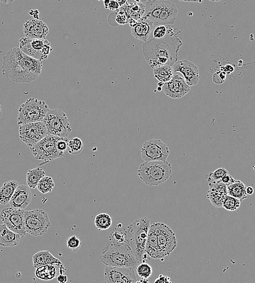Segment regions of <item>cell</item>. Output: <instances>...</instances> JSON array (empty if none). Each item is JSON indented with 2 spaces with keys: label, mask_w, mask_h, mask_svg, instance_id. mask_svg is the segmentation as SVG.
Listing matches in <instances>:
<instances>
[{
  "label": "cell",
  "mask_w": 255,
  "mask_h": 283,
  "mask_svg": "<svg viewBox=\"0 0 255 283\" xmlns=\"http://www.w3.org/2000/svg\"><path fill=\"white\" fill-rule=\"evenodd\" d=\"M27 55L39 61L46 60L53 51L47 39H31L26 37L20 39L19 47Z\"/></svg>",
  "instance_id": "8fae6325"
},
{
  "label": "cell",
  "mask_w": 255,
  "mask_h": 283,
  "mask_svg": "<svg viewBox=\"0 0 255 283\" xmlns=\"http://www.w3.org/2000/svg\"><path fill=\"white\" fill-rule=\"evenodd\" d=\"M178 1H183V2H188L201 3L203 1V0H178Z\"/></svg>",
  "instance_id": "681fc988"
},
{
  "label": "cell",
  "mask_w": 255,
  "mask_h": 283,
  "mask_svg": "<svg viewBox=\"0 0 255 283\" xmlns=\"http://www.w3.org/2000/svg\"><path fill=\"white\" fill-rule=\"evenodd\" d=\"M173 68L174 74L178 72L182 74L189 86H196L199 83L201 77L199 69L194 63L184 59L177 62Z\"/></svg>",
  "instance_id": "ac0fdd59"
},
{
  "label": "cell",
  "mask_w": 255,
  "mask_h": 283,
  "mask_svg": "<svg viewBox=\"0 0 255 283\" xmlns=\"http://www.w3.org/2000/svg\"><path fill=\"white\" fill-rule=\"evenodd\" d=\"M67 247L73 252H76L81 248L82 242L76 235L69 237L66 241Z\"/></svg>",
  "instance_id": "74e56055"
},
{
  "label": "cell",
  "mask_w": 255,
  "mask_h": 283,
  "mask_svg": "<svg viewBox=\"0 0 255 283\" xmlns=\"http://www.w3.org/2000/svg\"><path fill=\"white\" fill-rule=\"evenodd\" d=\"M27 184L30 188L34 189L37 187L38 183L42 179L46 176V173L42 167H38L28 170L27 173Z\"/></svg>",
  "instance_id": "f546056e"
},
{
  "label": "cell",
  "mask_w": 255,
  "mask_h": 283,
  "mask_svg": "<svg viewBox=\"0 0 255 283\" xmlns=\"http://www.w3.org/2000/svg\"><path fill=\"white\" fill-rule=\"evenodd\" d=\"M172 174V166L168 161H145L139 166L138 170L140 180L149 186L163 184Z\"/></svg>",
  "instance_id": "5b68a950"
},
{
  "label": "cell",
  "mask_w": 255,
  "mask_h": 283,
  "mask_svg": "<svg viewBox=\"0 0 255 283\" xmlns=\"http://www.w3.org/2000/svg\"><path fill=\"white\" fill-rule=\"evenodd\" d=\"M168 26L165 25H158L154 27L153 30V36L154 38L161 39L166 36L168 31Z\"/></svg>",
  "instance_id": "f35d334b"
},
{
  "label": "cell",
  "mask_w": 255,
  "mask_h": 283,
  "mask_svg": "<svg viewBox=\"0 0 255 283\" xmlns=\"http://www.w3.org/2000/svg\"><path fill=\"white\" fill-rule=\"evenodd\" d=\"M116 1L118 2L121 7L128 3V0H116Z\"/></svg>",
  "instance_id": "c3c4849f"
},
{
  "label": "cell",
  "mask_w": 255,
  "mask_h": 283,
  "mask_svg": "<svg viewBox=\"0 0 255 283\" xmlns=\"http://www.w3.org/2000/svg\"><path fill=\"white\" fill-rule=\"evenodd\" d=\"M128 23L129 26H131V28H132L136 26V24H137V21L136 19L130 18L128 19Z\"/></svg>",
  "instance_id": "bcb514c9"
},
{
  "label": "cell",
  "mask_w": 255,
  "mask_h": 283,
  "mask_svg": "<svg viewBox=\"0 0 255 283\" xmlns=\"http://www.w3.org/2000/svg\"><path fill=\"white\" fill-rule=\"evenodd\" d=\"M63 137L48 135L36 145L29 147L37 160L51 161L62 157L64 153L59 151L57 143Z\"/></svg>",
  "instance_id": "9c48e42d"
},
{
  "label": "cell",
  "mask_w": 255,
  "mask_h": 283,
  "mask_svg": "<svg viewBox=\"0 0 255 283\" xmlns=\"http://www.w3.org/2000/svg\"><path fill=\"white\" fill-rule=\"evenodd\" d=\"M158 244L161 259L169 256L177 247V239L175 233L164 223L156 222Z\"/></svg>",
  "instance_id": "7c38bea8"
},
{
  "label": "cell",
  "mask_w": 255,
  "mask_h": 283,
  "mask_svg": "<svg viewBox=\"0 0 255 283\" xmlns=\"http://www.w3.org/2000/svg\"><path fill=\"white\" fill-rule=\"evenodd\" d=\"M104 279L108 283H136L137 282L134 269L126 267L106 266L104 270Z\"/></svg>",
  "instance_id": "2e32d148"
},
{
  "label": "cell",
  "mask_w": 255,
  "mask_h": 283,
  "mask_svg": "<svg viewBox=\"0 0 255 283\" xmlns=\"http://www.w3.org/2000/svg\"><path fill=\"white\" fill-rule=\"evenodd\" d=\"M110 2H111V0H104V1H103V4L105 9L108 8V5Z\"/></svg>",
  "instance_id": "f907efd6"
},
{
  "label": "cell",
  "mask_w": 255,
  "mask_h": 283,
  "mask_svg": "<svg viewBox=\"0 0 255 283\" xmlns=\"http://www.w3.org/2000/svg\"><path fill=\"white\" fill-rule=\"evenodd\" d=\"M149 281H148V280L144 279H141V280L137 282V283H149Z\"/></svg>",
  "instance_id": "f5cc1de1"
},
{
  "label": "cell",
  "mask_w": 255,
  "mask_h": 283,
  "mask_svg": "<svg viewBox=\"0 0 255 283\" xmlns=\"http://www.w3.org/2000/svg\"><path fill=\"white\" fill-rule=\"evenodd\" d=\"M150 227L151 220L147 217L136 220L127 226V243L140 262L143 261Z\"/></svg>",
  "instance_id": "8992f818"
},
{
  "label": "cell",
  "mask_w": 255,
  "mask_h": 283,
  "mask_svg": "<svg viewBox=\"0 0 255 283\" xmlns=\"http://www.w3.org/2000/svg\"><path fill=\"white\" fill-rule=\"evenodd\" d=\"M62 263L54 257L49 251H39L33 256V267L37 268L46 265H61Z\"/></svg>",
  "instance_id": "484cf974"
},
{
  "label": "cell",
  "mask_w": 255,
  "mask_h": 283,
  "mask_svg": "<svg viewBox=\"0 0 255 283\" xmlns=\"http://www.w3.org/2000/svg\"><path fill=\"white\" fill-rule=\"evenodd\" d=\"M151 259H161L155 223L150 227L142 262Z\"/></svg>",
  "instance_id": "44dd1931"
},
{
  "label": "cell",
  "mask_w": 255,
  "mask_h": 283,
  "mask_svg": "<svg viewBox=\"0 0 255 283\" xmlns=\"http://www.w3.org/2000/svg\"><path fill=\"white\" fill-rule=\"evenodd\" d=\"M209 1L214 2H220L222 0H209Z\"/></svg>",
  "instance_id": "11a10c76"
},
{
  "label": "cell",
  "mask_w": 255,
  "mask_h": 283,
  "mask_svg": "<svg viewBox=\"0 0 255 283\" xmlns=\"http://www.w3.org/2000/svg\"><path fill=\"white\" fill-rule=\"evenodd\" d=\"M207 198L214 207H223V203L228 195L227 185L222 181L209 182Z\"/></svg>",
  "instance_id": "ffe728a7"
},
{
  "label": "cell",
  "mask_w": 255,
  "mask_h": 283,
  "mask_svg": "<svg viewBox=\"0 0 255 283\" xmlns=\"http://www.w3.org/2000/svg\"><path fill=\"white\" fill-rule=\"evenodd\" d=\"M57 280L59 283H66L68 282V277L66 275L59 274L57 277Z\"/></svg>",
  "instance_id": "f6af8a7d"
},
{
  "label": "cell",
  "mask_w": 255,
  "mask_h": 283,
  "mask_svg": "<svg viewBox=\"0 0 255 283\" xmlns=\"http://www.w3.org/2000/svg\"><path fill=\"white\" fill-rule=\"evenodd\" d=\"M43 122L46 124L48 135L67 137L72 131L66 114L59 109H50Z\"/></svg>",
  "instance_id": "ba28073f"
},
{
  "label": "cell",
  "mask_w": 255,
  "mask_h": 283,
  "mask_svg": "<svg viewBox=\"0 0 255 283\" xmlns=\"http://www.w3.org/2000/svg\"><path fill=\"white\" fill-rule=\"evenodd\" d=\"M116 22L121 26H124L128 22V18L123 10L119 11L116 18Z\"/></svg>",
  "instance_id": "60d3db41"
},
{
  "label": "cell",
  "mask_w": 255,
  "mask_h": 283,
  "mask_svg": "<svg viewBox=\"0 0 255 283\" xmlns=\"http://www.w3.org/2000/svg\"><path fill=\"white\" fill-rule=\"evenodd\" d=\"M241 202L236 198L228 195L224 200L223 207L227 211H234L241 206Z\"/></svg>",
  "instance_id": "e575fe53"
},
{
  "label": "cell",
  "mask_w": 255,
  "mask_h": 283,
  "mask_svg": "<svg viewBox=\"0 0 255 283\" xmlns=\"http://www.w3.org/2000/svg\"><path fill=\"white\" fill-rule=\"evenodd\" d=\"M65 271L63 264L46 265L37 268L35 274L40 280L51 281L56 278L58 273L63 274Z\"/></svg>",
  "instance_id": "cb8c5ba5"
},
{
  "label": "cell",
  "mask_w": 255,
  "mask_h": 283,
  "mask_svg": "<svg viewBox=\"0 0 255 283\" xmlns=\"http://www.w3.org/2000/svg\"><path fill=\"white\" fill-rule=\"evenodd\" d=\"M134 1H136V2L139 3L141 2L146 1L147 0H134Z\"/></svg>",
  "instance_id": "db71d44e"
},
{
  "label": "cell",
  "mask_w": 255,
  "mask_h": 283,
  "mask_svg": "<svg viewBox=\"0 0 255 283\" xmlns=\"http://www.w3.org/2000/svg\"><path fill=\"white\" fill-rule=\"evenodd\" d=\"M120 7H121V6H120L119 4L116 0H111V2H110L108 5V9L111 10V11H117Z\"/></svg>",
  "instance_id": "ee69618b"
},
{
  "label": "cell",
  "mask_w": 255,
  "mask_h": 283,
  "mask_svg": "<svg viewBox=\"0 0 255 283\" xmlns=\"http://www.w3.org/2000/svg\"><path fill=\"white\" fill-rule=\"evenodd\" d=\"M137 274L141 279L148 280L153 274V269L151 265L146 262L140 263L136 268Z\"/></svg>",
  "instance_id": "8d00e7d4"
},
{
  "label": "cell",
  "mask_w": 255,
  "mask_h": 283,
  "mask_svg": "<svg viewBox=\"0 0 255 283\" xmlns=\"http://www.w3.org/2000/svg\"><path fill=\"white\" fill-rule=\"evenodd\" d=\"M144 161H167L170 152L168 147L158 139H152L143 144L141 150Z\"/></svg>",
  "instance_id": "4fadbf2b"
},
{
  "label": "cell",
  "mask_w": 255,
  "mask_h": 283,
  "mask_svg": "<svg viewBox=\"0 0 255 283\" xmlns=\"http://www.w3.org/2000/svg\"><path fill=\"white\" fill-rule=\"evenodd\" d=\"M22 236L4 225H0V245L3 247H14L19 245Z\"/></svg>",
  "instance_id": "d4e9b609"
},
{
  "label": "cell",
  "mask_w": 255,
  "mask_h": 283,
  "mask_svg": "<svg viewBox=\"0 0 255 283\" xmlns=\"http://www.w3.org/2000/svg\"><path fill=\"white\" fill-rule=\"evenodd\" d=\"M154 283H171L172 282L171 280V279L167 276H164L162 274L159 275L157 279L154 281Z\"/></svg>",
  "instance_id": "b9f144b4"
},
{
  "label": "cell",
  "mask_w": 255,
  "mask_h": 283,
  "mask_svg": "<svg viewBox=\"0 0 255 283\" xmlns=\"http://www.w3.org/2000/svg\"><path fill=\"white\" fill-rule=\"evenodd\" d=\"M98 1H101V0H98Z\"/></svg>",
  "instance_id": "9f6ffc18"
},
{
  "label": "cell",
  "mask_w": 255,
  "mask_h": 283,
  "mask_svg": "<svg viewBox=\"0 0 255 283\" xmlns=\"http://www.w3.org/2000/svg\"><path fill=\"white\" fill-rule=\"evenodd\" d=\"M94 222L99 231L107 230L112 225L111 217L106 213H99L95 218Z\"/></svg>",
  "instance_id": "1f68e13d"
},
{
  "label": "cell",
  "mask_w": 255,
  "mask_h": 283,
  "mask_svg": "<svg viewBox=\"0 0 255 283\" xmlns=\"http://www.w3.org/2000/svg\"><path fill=\"white\" fill-rule=\"evenodd\" d=\"M49 32L47 25L39 19H30L24 24L25 37L29 38L45 39Z\"/></svg>",
  "instance_id": "d6986e66"
},
{
  "label": "cell",
  "mask_w": 255,
  "mask_h": 283,
  "mask_svg": "<svg viewBox=\"0 0 255 283\" xmlns=\"http://www.w3.org/2000/svg\"><path fill=\"white\" fill-rule=\"evenodd\" d=\"M162 90L168 97L176 99L186 96L191 90V88L184 78L178 75H174L171 80L163 84Z\"/></svg>",
  "instance_id": "e0dca14e"
},
{
  "label": "cell",
  "mask_w": 255,
  "mask_h": 283,
  "mask_svg": "<svg viewBox=\"0 0 255 283\" xmlns=\"http://www.w3.org/2000/svg\"><path fill=\"white\" fill-rule=\"evenodd\" d=\"M18 186V183L16 180H11L3 183L0 190V203L2 206L9 203L11 198Z\"/></svg>",
  "instance_id": "83f0119b"
},
{
  "label": "cell",
  "mask_w": 255,
  "mask_h": 283,
  "mask_svg": "<svg viewBox=\"0 0 255 283\" xmlns=\"http://www.w3.org/2000/svg\"><path fill=\"white\" fill-rule=\"evenodd\" d=\"M247 186L240 180H235L227 185L228 194L243 201L248 198L246 192Z\"/></svg>",
  "instance_id": "f1b7e54d"
},
{
  "label": "cell",
  "mask_w": 255,
  "mask_h": 283,
  "mask_svg": "<svg viewBox=\"0 0 255 283\" xmlns=\"http://www.w3.org/2000/svg\"><path fill=\"white\" fill-rule=\"evenodd\" d=\"M50 108L47 103L38 99L29 98L19 108L18 124L43 122Z\"/></svg>",
  "instance_id": "52a82bcc"
},
{
  "label": "cell",
  "mask_w": 255,
  "mask_h": 283,
  "mask_svg": "<svg viewBox=\"0 0 255 283\" xmlns=\"http://www.w3.org/2000/svg\"><path fill=\"white\" fill-rule=\"evenodd\" d=\"M153 74L158 81V87L162 88L163 84L171 80L174 76L173 66H163L154 68Z\"/></svg>",
  "instance_id": "4316f807"
},
{
  "label": "cell",
  "mask_w": 255,
  "mask_h": 283,
  "mask_svg": "<svg viewBox=\"0 0 255 283\" xmlns=\"http://www.w3.org/2000/svg\"><path fill=\"white\" fill-rule=\"evenodd\" d=\"M227 173H229V171L227 169L223 167L219 168L213 172H210L205 176V178L208 182H217L221 181L222 178Z\"/></svg>",
  "instance_id": "d590c367"
},
{
  "label": "cell",
  "mask_w": 255,
  "mask_h": 283,
  "mask_svg": "<svg viewBox=\"0 0 255 283\" xmlns=\"http://www.w3.org/2000/svg\"><path fill=\"white\" fill-rule=\"evenodd\" d=\"M43 61L27 55L19 48L9 51L3 58L2 73L11 81L30 83L41 75Z\"/></svg>",
  "instance_id": "7a4b0ae2"
},
{
  "label": "cell",
  "mask_w": 255,
  "mask_h": 283,
  "mask_svg": "<svg viewBox=\"0 0 255 283\" xmlns=\"http://www.w3.org/2000/svg\"><path fill=\"white\" fill-rule=\"evenodd\" d=\"M181 31L169 25L166 36L154 38L143 45L144 58L153 69L163 66H173L178 61V52L182 46Z\"/></svg>",
  "instance_id": "6da1fadb"
},
{
  "label": "cell",
  "mask_w": 255,
  "mask_h": 283,
  "mask_svg": "<svg viewBox=\"0 0 255 283\" xmlns=\"http://www.w3.org/2000/svg\"><path fill=\"white\" fill-rule=\"evenodd\" d=\"M55 186L53 179L51 177L45 176L39 181L37 188L42 194L52 192Z\"/></svg>",
  "instance_id": "d6a6232c"
},
{
  "label": "cell",
  "mask_w": 255,
  "mask_h": 283,
  "mask_svg": "<svg viewBox=\"0 0 255 283\" xmlns=\"http://www.w3.org/2000/svg\"><path fill=\"white\" fill-rule=\"evenodd\" d=\"M68 152L72 155L79 154L83 150V145L81 139L76 137L68 142Z\"/></svg>",
  "instance_id": "836d02e7"
},
{
  "label": "cell",
  "mask_w": 255,
  "mask_h": 283,
  "mask_svg": "<svg viewBox=\"0 0 255 283\" xmlns=\"http://www.w3.org/2000/svg\"><path fill=\"white\" fill-rule=\"evenodd\" d=\"M246 192L248 195H252L254 193V190L252 186H248L246 188Z\"/></svg>",
  "instance_id": "7dc6e473"
},
{
  "label": "cell",
  "mask_w": 255,
  "mask_h": 283,
  "mask_svg": "<svg viewBox=\"0 0 255 283\" xmlns=\"http://www.w3.org/2000/svg\"><path fill=\"white\" fill-rule=\"evenodd\" d=\"M15 0H1V2L4 4H6L8 3L13 2Z\"/></svg>",
  "instance_id": "816d5d0a"
},
{
  "label": "cell",
  "mask_w": 255,
  "mask_h": 283,
  "mask_svg": "<svg viewBox=\"0 0 255 283\" xmlns=\"http://www.w3.org/2000/svg\"><path fill=\"white\" fill-rule=\"evenodd\" d=\"M25 211L11 206L5 208L1 213V220L9 230L18 233L22 237L26 234Z\"/></svg>",
  "instance_id": "5bb4252c"
},
{
  "label": "cell",
  "mask_w": 255,
  "mask_h": 283,
  "mask_svg": "<svg viewBox=\"0 0 255 283\" xmlns=\"http://www.w3.org/2000/svg\"><path fill=\"white\" fill-rule=\"evenodd\" d=\"M100 259L107 266L131 267L134 269L141 263L128 243L110 241L103 248Z\"/></svg>",
  "instance_id": "3957f363"
},
{
  "label": "cell",
  "mask_w": 255,
  "mask_h": 283,
  "mask_svg": "<svg viewBox=\"0 0 255 283\" xmlns=\"http://www.w3.org/2000/svg\"><path fill=\"white\" fill-rule=\"evenodd\" d=\"M102 1H104V0H102Z\"/></svg>",
  "instance_id": "6f0895ef"
},
{
  "label": "cell",
  "mask_w": 255,
  "mask_h": 283,
  "mask_svg": "<svg viewBox=\"0 0 255 283\" xmlns=\"http://www.w3.org/2000/svg\"><path fill=\"white\" fill-rule=\"evenodd\" d=\"M143 18L152 22L154 26L174 24L178 9L173 3L165 0H149L145 4Z\"/></svg>",
  "instance_id": "277c9868"
},
{
  "label": "cell",
  "mask_w": 255,
  "mask_h": 283,
  "mask_svg": "<svg viewBox=\"0 0 255 283\" xmlns=\"http://www.w3.org/2000/svg\"><path fill=\"white\" fill-rule=\"evenodd\" d=\"M227 74L221 70H218L215 73L212 77V80L214 83L220 84L223 83L226 80Z\"/></svg>",
  "instance_id": "ab89813d"
},
{
  "label": "cell",
  "mask_w": 255,
  "mask_h": 283,
  "mask_svg": "<svg viewBox=\"0 0 255 283\" xmlns=\"http://www.w3.org/2000/svg\"><path fill=\"white\" fill-rule=\"evenodd\" d=\"M235 180H234V179L230 175L229 173L225 175L221 180V181L227 185L233 183Z\"/></svg>",
  "instance_id": "7bdbcfd3"
},
{
  "label": "cell",
  "mask_w": 255,
  "mask_h": 283,
  "mask_svg": "<svg viewBox=\"0 0 255 283\" xmlns=\"http://www.w3.org/2000/svg\"><path fill=\"white\" fill-rule=\"evenodd\" d=\"M32 198V192L28 186L19 185L9 202L10 206L17 209L24 210L31 203Z\"/></svg>",
  "instance_id": "7402d4cb"
},
{
  "label": "cell",
  "mask_w": 255,
  "mask_h": 283,
  "mask_svg": "<svg viewBox=\"0 0 255 283\" xmlns=\"http://www.w3.org/2000/svg\"><path fill=\"white\" fill-rule=\"evenodd\" d=\"M26 231L34 236L43 235L48 231L51 223L48 213L42 209L36 208L25 211Z\"/></svg>",
  "instance_id": "30bf717a"
},
{
  "label": "cell",
  "mask_w": 255,
  "mask_h": 283,
  "mask_svg": "<svg viewBox=\"0 0 255 283\" xmlns=\"http://www.w3.org/2000/svg\"><path fill=\"white\" fill-rule=\"evenodd\" d=\"M109 241L117 243H127V226L119 224L113 228L109 236Z\"/></svg>",
  "instance_id": "4dcf8cb0"
},
{
  "label": "cell",
  "mask_w": 255,
  "mask_h": 283,
  "mask_svg": "<svg viewBox=\"0 0 255 283\" xmlns=\"http://www.w3.org/2000/svg\"><path fill=\"white\" fill-rule=\"evenodd\" d=\"M153 26L152 22L142 17L138 20L136 26L131 28L132 35L138 40L147 42L153 30Z\"/></svg>",
  "instance_id": "603a6c76"
},
{
  "label": "cell",
  "mask_w": 255,
  "mask_h": 283,
  "mask_svg": "<svg viewBox=\"0 0 255 283\" xmlns=\"http://www.w3.org/2000/svg\"><path fill=\"white\" fill-rule=\"evenodd\" d=\"M47 135V129L43 121L23 124L19 128V137L29 147L36 145Z\"/></svg>",
  "instance_id": "9a60e30c"
}]
</instances>
